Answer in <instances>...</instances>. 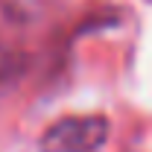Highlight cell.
I'll use <instances>...</instances> for the list:
<instances>
[{"instance_id":"6da1fadb","label":"cell","mask_w":152,"mask_h":152,"mask_svg":"<svg viewBox=\"0 0 152 152\" xmlns=\"http://www.w3.org/2000/svg\"><path fill=\"white\" fill-rule=\"evenodd\" d=\"M111 134L105 114H70L47 126L38 149L41 152H96Z\"/></svg>"},{"instance_id":"7a4b0ae2","label":"cell","mask_w":152,"mask_h":152,"mask_svg":"<svg viewBox=\"0 0 152 152\" xmlns=\"http://www.w3.org/2000/svg\"><path fill=\"white\" fill-rule=\"evenodd\" d=\"M29 67H32V56L20 47L18 41L0 38V94L15 91L26 79Z\"/></svg>"}]
</instances>
